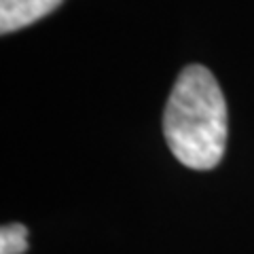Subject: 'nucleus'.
<instances>
[{
	"label": "nucleus",
	"mask_w": 254,
	"mask_h": 254,
	"mask_svg": "<svg viewBox=\"0 0 254 254\" xmlns=\"http://www.w3.org/2000/svg\"><path fill=\"white\" fill-rule=\"evenodd\" d=\"M163 136L178 159L190 170H212L227 148L229 113L218 81L201 64L178 74L163 113Z\"/></svg>",
	"instance_id": "1"
},
{
	"label": "nucleus",
	"mask_w": 254,
	"mask_h": 254,
	"mask_svg": "<svg viewBox=\"0 0 254 254\" xmlns=\"http://www.w3.org/2000/svg\"><path fill=\"white\" fill-rule=\"evenodd\" d=\"M64 0H0V32L11 34L53 13Z\"/></svg>",
	"instance_id": "2"
},
{
	"label": "nucleus",
	"mask_w": 254,
	"mask_h": 254,
	"mask_svg": "<svg viewBox=\"0 0 254 254\" xmlns=\"http://www.w3.org/2000/svg\"><path fill=\"white\" fill-rule=\"evenodd\" d=\"M28 227L21 222H9L0 229V254H26Z\"/></svg>",
	"instance_id": "3"
}]
</instances>
